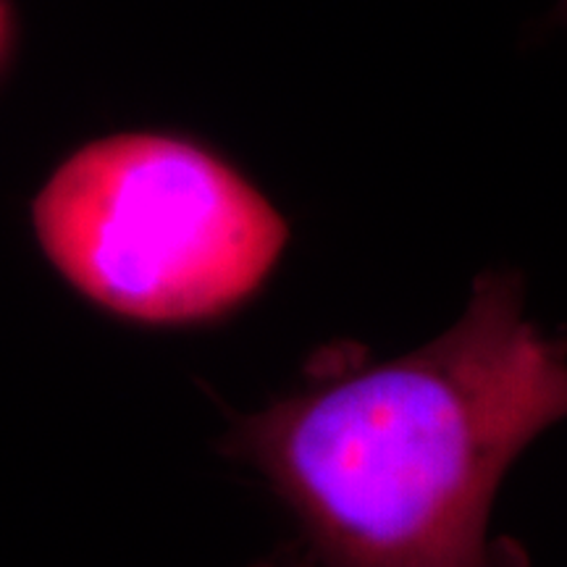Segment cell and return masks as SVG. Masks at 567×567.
<instances>
[{
	"mask_svg": "<svg viewBox=\"0 0 567 567\" xmlns=\"http://www.w3.org/2000/svg\"><path fill=\"white\" fill-rule=\"evenodd\" d=\"M567 417V339L526 316L517 274H486L446 334L402 358L313 368L239 415L221 452L258 467L318 567H526L492 542L496 488Z\"/></svg>",
	"mask_w": 567,
	"mask_h": 567,
	"instance_id": "1",
	"label": "cell"
},
{
	"mask_svg": "<svg viewBox=\"0 0 567 567\" xmlns=\"http://www.w3.org/2000/svg\"><path fill=\"white\" fill-rule=\"evenodd\" d=\"M71 287L140 323H197L258 292L287 221L243 172L193 140L122 132L71 153L32 205Z\"/></svg>",
	"mask_w": 567,
	"mask_h": 567,
	"instance_id": "2",
	"label": "cell"
},
{
	"mask_svg": "<svg viewBox=\"0 0 567 567\" xmlns=\"http://www.w3.org/2000/svg\"><path fill=\"white\" fill-rule=\"evenodd\" d=\"M252 567H318V563L305 551L302 544H287V547L274 551L271 557L260 559Z\"/></svg>",
	"mask_w": 567,
	"mask_h": 567,
	"instance_id": "3",
	"label": "cell"
},
{
	"mask_svg": "<svg viewBox=\"0 0 567 567\" xmlns=\"http://www.w3.org/2000/svg\"><path fill=\"white\" fill-rule=\"evenodd\" d=\"M6 48H9V11H6V3L0 0V59H3Z\"/></svg>",
	"mask_w": 567,
	"mask_h": 567,
	"instance_id": "4",
	"label": "cell"
},
{
	"mask_svg": "<svg viewBox=\"0 0 567 567\" xmlns=\"http://www.w3.org/2000/svg\"><path fill=\"white\" fill-rule=\"evenodd\" d=\"M555 19L563 27H567V0H559V6H557V11H555Z\"/></svg>",
	"mask_w": 567,
	"mask_h": 567,
	"instance_id": "5",
	"label": "cell"
}]
</instances>
